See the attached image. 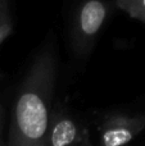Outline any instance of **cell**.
Instances as JSON below:
<instances>
[{"label": "cell", "instance_id": "6da1fadb", "mask_svg": "<svg viewBox=\"0 0 145 146\" xmlns=\"http://www.w3.org/2000/svg\"><path fill=\"white\" fill-rule=\"evenodd\" d=\"M55 78L54 49L45 46L35 56L15 96L9 146H48Z\"/></svg>", "mask_w": 145, "mask_h": 146}, {"label": "cell", "instance_id": "7a4b0ae2", "mask_svg": "<svg viewBox=\"0 0 145 146\" xmlns=\"http://www.w3.org/2000/svg\"><path fill=\"white\" fill-rule=\"evenodd\" d=\"M108 13L105 0H84L78 5L72 26V42L80 55H86L94 48Z\"/></svg>", "mask_w": 145, "mask_h": 146}, {"label": "cell", "instance_id": "3957f363", "mask_svg": "<svg viewBox=\"0 0 145 146\" xmlns=\"http://www.w3.org/2000/svg\"><path fill=\"white\" fill-rule=\"evenodd\" d=\"M145 129V114L109 113L98 126L100 146H126Z\"/></svg>", "mask_w": 145, "mask_h": 146}, {"label": "cell", "instance_id": "277c9868", "mask_svg": "<svg viewBox=\"0 0 145 146\" xmlns=\"http://www.w3.org/2000/svg\"><path fill=\"white\" fill-rule=\"evenodd\" d=\"M48 146H92L87 127L67 109L58 106L51 113Z\"/></svg>", "mask_w": 145, "mask_h": 146}, {"label": "cell", "instance_id": "5b68a950", "mask_svg": "<svg viewBox=\"0 0 145 146\" xmlns=\"http://www.w3.org/2000/svg\"><path fill=\"white\" fill-rule=\"evenodd\" d=\"M116 5L130 17L145 23V0H114Z\"/></svg>", "mask_w": 145, "mask_h": 146}, {"label": "cell", "instance_id": "8992f818", "mask_svg": "<svg viewBox=\"0 0 145 146\" xmlns=\"http://www.w3.org/2000/svg\"><path fill=\"white\" fill-rule=\"evenodd\" d=\"M9 22H12V21H10V17H9V14H8L5 0H0V28Z\"/></svg>", "mask_w": 145, "mask_h": 146}, {"label": "cell", "instance_id": "52a82bcc", "mask_svg": "<svg viewBox=\"0 0 145 146\" xmlns=\"http://www.w3.org/2000/svg\"><path fill=\"white\" fill-rule=\"evenodd\" d=\"M12 31H13L12 22L7 23V25H4L1 28H0V45H1V44L4 42L8 37H9V35L12 33Z\"/></svg>", "mask_w": 145, "mask_h": 146}, {"label": "cell", "instance_id": "ba28073f", "mask_svg": "<svg viewBox=\"0 0 145 146\" xmlns=\"http://www.w3.org/2000/svg\"><path fill=\"white\" fill-rule=\"evenodd\" d=\"M1 117H3V108L0 105V131H1Z\"/></svg>", "mask_w": 145, "mask_h": 146}, {"label": "cell", "instance_id": "9c48e42d", "mask_svg": "<svg viewBox=\"0 0 145 146\" xmlns=\"http://www.w3.org/2000/svg\"><path fill=\"white\" fill-rule=\"evenodd\" d=\"M0 146H4V144H3V141H1V139H0Z\"/></svg>", "mask_w": 145, "mask_h": 146}, {"label": "cell", "instance_id": "30bf717a", "mask_svg": "<svg viewBox=\"0 0 145 146\" xmlns=\"http://www.w3.org/2000/svg\"><path fill=\"white\" fill-rule=\"evenodd\" d=\"M0 77H1V74H0Z\"/></svg>", "mask_w": 145, "mask_h": 146}]
</instances>
